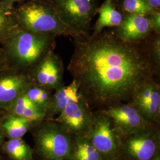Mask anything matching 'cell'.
I'll use <instances>...</instances> for the list:
<instances>
[{"mask_svg":"<svg viewBox=\"0 0 160 160\" xmlns=\"http://www.w3.org/2000/svg\"><path fill=\"white\" fill-rule=\"evenodd\" d=\"M74 39L68 69L87 102L109 108L131 100L152 79L154 63L139 43L123 41L110 31Z\"/></svg>","mask_w":160,"mask_h":160,"instance_id":"cell-1","label":"cell"},{"mask_svg":"<svg viewBox=\"0 0 160 160\" xmlns=\"http://www.w3.org/2000/svg\"><path fill=\"white\" fill-rule=\"evenodd\" d=\"M55 38L17 28L1 43L8 67L29 74L48 52L53 51Z\"/></svg>","mask_w":160,"mask_h":160,"instance_id":"cell-2","label":"cell"},{"mask_svg":"<svg viewBox=\"0 0 160 160\" xmlns=\"http://www.w3.org/2000/svg\"><path fill=\"white\" fill-rule=\"evenodd\" d=\"M14 12L21 29L56 36H79L61 20L50 1L26 0L14 7Z\"/></svg>","mask_w":160,"mask_h":160,"instance_id":"cell-3","label":"cell"},{"mask_svg":"<svg viewBox=\"0 0 160 160\" xmlns=\"http://www.w3.org/2000/svg\"><path fill=\"white\" fill-rule=\"evenodd\" d=\"M34 139L37 151L48 160L69 158L73 152L68 133L57 122L48 121L40 124Z\"/></svg>","mask_w":160,"mask_h":160,"instance_id":"cell-4","label":"cell"},{"mask_svg":"<svg viewBox=\"0 0 160 160\" xmlns=\"http://www.w3.org/2000/svg\"><path fill=\"white\" fill-rule=\"evenodd\" d=\"M58 17L79 36L89 34L98 0H52Z\"/></svg>","mask_w":160,"mask_h":160,"instance_id":"cell-5","label":"cell"},{"mask_svg":"<svg viewBox=\"0 0 160 160\" xmlns=\"http://www.w3.org/2000/svg\"><path fill=\"white\" fill-rule=\"evenodd\" d=\"M108 116L101 113L92 116L86 131V138L97 149L103 158L114 159L120 151V141Z\"/></svg>","mask_w":160,"mask_h":160,"instance_id":"cell-6","label":"cell"},{"mask_svg":"<svg viewBox=\"0 0 160 160\" xmlns=\"http://www.w3.org/2000/svg\"><path fill=\"white\" fill-rule=\"evenodd\" d=\"M63 65L53 51L48 52L29 73L32 84L49 90L62 86Z\"/></svg>","mask_w":160,"mask_h":160,"instance_id":"cell-7","label":"cell"},{"mask_svg":"<svg viewBox=\"0 0 160 160\" xmlns=\"http://www.w3.org/2000/svg\"><path fill=\"white\" fill-rule=\"evenodd\" d=\"M128 135L122 148L128 160H152L159 147V140L155 133L147 128Z\"/></svg>","mask_w":160,"mask_h":160,"instance_id":"cell-8","label":"cell"},{"mask_svg":"<svg viewBox=\"0 0 160 160\" xmlns=\"http://www.w3.org/2000/svg\"><path fill=\"white\" fill-rule=\"evenodd\" d=\"M31 84L28 74L10 67L0 69V110L9 109Z\"/></svg>","mask_w":160,"mask_h":160,"instance_id":"cell-9","label":"cell"},{"mask_svg":"<svg viewBox=\"0 0 160 160\" xmlns=\"http://www.w3.org/2000/svg\"><path fill=\"white\" fill-rule=\"evenodd\" d=\"M102 113L108 116L120 131L126 135L148 128V121L132 104H117Z\"/></svg>","mask_w":160,"mask_h":160,"instance_id":"cell-10","label":"cell"},{"mask_svg":"<svg viewBox=\"0 0 160 160\" xmlns=\"http://www.w3.org/2000/svg\"><path fill=\"white\" fill-rule=\"evenodd\" d=\"M92 116L88 104L82 96L78 102H72L58 114L57 122L68 133H85L92 122Z\"/></svg>","mask_w":160,"mask_h":160,"instance_id":"cell-11","label":"cell"},{"mask_svg":"<svg viewBox=\"0 0 160 160\" xmlns=\"http://www.w3.org/2000/svg\"><path fill=\"white\" fill-rule=\"evenodd\" d=\"M151 30L148 16L125 12L122 22L115 27L113 32L123 41L139 43L148 36Z\"/></svg>","mask_w":160,"mask_h":160,"instance_id":"cell-12","label":"cell"},{"mask_svg":"<svg viewBox=\"0 0 160 160\" xmlns=\"http://www.w3.org/2000/svg\"><path fill=\"white\" fill-rule=\"evenodd\" d=\"M82 96L79 92L78 84L75 80L68 86L60 87L55 90V94L52 96L45 118H51L58 115L69 103L78 102Z\"/></svg>","mask_w":160,"mask_h":160,"instance_id":"cell-13","label":"cell"},{"mask_svg":"<svg viewBox=\"0 0 160 160\" xmlns=\"http://www.w3.org/2000/svg\"><path fill=\"white\" fill-rule=\"evenodd\" d=\"M5 112L22 117L32 123L41 122L46 116V112L33 103L24 93L18 97Z\"/></svg>","mask_w":160,"mask_h":160,"instance_id":"cell-14","label":"cell"},{"mask_svg":"<svg viewBox=\"0 0 160 160\" xmlns=\"http://www.w3.org/2000/svg\"><path fill=\"white\" fill-rule=\"evenodd\" d=\"M97 13L98 18L94 27L91 35L99 34L106 28H115L120 24L123 15L116 9V4L112 0H104L100 7H98Z\"/></svg>","mask_w":160,"mask_h":160,"instance_id":"cell-15","label":"cell"},{"mask_svg":"<svg viewBox=\"0 0 160 160\" xmlns=\"http://www.w3.org/2000/svg\"><path fill=\"white\" fill-rule=\"evenodd\" d=\"M1 124L5 136L9 139L22 138L29 131L32 123L22 117L6 113L1 118Z\"/></svg>","mask_w":160,"mask_h":160,"instance_id":"cell-16","label":"cell"},{"mask_svg":"<svg viewBox=\"0 0 160 160\" xmlns=\"http://www.w3.org/2000/svg\"><path fill=\"white\" fill-rule=\"evenodd\" d=\"M13 4L0 0V44L19 28Z\"/></svg>","mask_w":160,"mask_h":160,"instance_id":"cell-17","label":"cell"},{"mask_svg":"<svg viewBox=\"0 0 160 160\" xmlns=\"http://www.w3.org/2000/svg\"><path fill=\"white\" fill-rule=\"evenodd\" d=\"M2 147L12 160H32V151L29 145L22 138L9 139Z\"/></svg>","mask_w":160,"mask_h":160,"instance_id":"cell-18","label":"cell"},{"mask_svg":"<svg viewBox=\"0 0 160 160\" xmlns=\"http://www.w3.org/2000/svg\"><path fill=\"white\" fill-rule=\"evenodd\" d=\"M24 93L33 103L46 112L51 98V90L31 84Z\"/></svg>","mask_w":160,"mask_h":160,"instance_id":"cell-19","label":"cell"},{"mask_svg":"<svg viewBox=\"0 0 160 160\" xmlns=\"http://www.w3.org/2000/svg\"><path fill=\"white\" fill-rule=\"evenodd\" d=\"M119 3L122 10L126 13L148 16L157 12L144 0H120Z\"/></svg>","mask_w":160,"mask_h":160,"instance_id":"cell-20","label":"cell"},{"mask_svg":"<svg viewBox=\"0 0 160 160\" xmlns=\"http://www.w3.org/2000/svg\"><path fill=\"white\" fill-rule=\"evenodd\" d=\"M76 145L75 151L84 155L87 160H103L102 155L87 138L78 139Z\"/></svg>","mask_w":160,"mask_h":160,"instance_id":"cell-21","label":"cell"},{"mask_svg":"<svg viewBox=\"0 0 160 160\" xmlns=\"http://www.w3.org/2000/svg\"><path fill=\"white\" fill-rule=\"evenodd\" d=\"M150 56L153 61L157 67L160 66V34H157L151 46Z\"/></svg>","mask_w":160,"mask_h":160,"instance_id":"cell-22","label":"cell"},{"mask_svg":"<svg viewBox=\"0 0 160 160\" xmlns=\"http://www.w3.org/2000/svg\"><path fill=\"white\" fill-rule=\"evenodd\" d=\"M148 17L151 23L152 30H153L157 34H160V12H155L153 14L148 16Z\"/></svg>","mask_w":160,"mask_h":160,"instance_id":"cell-23","label":"cell"},{"mask_svg":"<svg viewBox=\"0 0 160 160\" xmlns=\"http://www.w3.org/2000/svg\"><path fill=\"white\" fill-rule=\"evenodd\" d=\"M8 67L7 60H6V54L2 46H0V69L5 68Z\"/></svg>","mask_w":160,"mask_h":160,"instance_id":"cell-24","label":"cell"},{"mask_svg":"<svg viewBox=\"0 0 160 160\" xmlns=\"http://www.w3.org/2000/svg\"><path fill=\"white\" fill-rule=\"evenodd\" d=\"M151 8L156 12H160V0H144Z\"/></svg>","mask_w":160,"mask_h":160,"instance_id":"cell-25","label":"cell"},{"mask_svg":"<svg viewBox=\"0 0 160 160\" xmlns=\"http://www.w3.org/2000/svg\"><path fill=\"white\" fill-rule=\"evenodd\" d=\"M4 137H5V135H4V132L2 127L1 118H0V147L2 146V145L4 143Z\"/></svg>","mask_w":160,"mask_h":160,"instance_id":"cell-26","label":"cell"},{"mask_svg":"<svg viewBox=\"0 0 160 160\" xmlns=\"http://www.w3.org/2000/svg\"><path fill=\"white\" fill-rule=\"evenodd\" d=\"M74 155L75 160H87V159L85 157V156L84 155L82 154L80 152L75 151Z\"/></svg>","mask_w":160,"mask_h":160,"instance_id":"cell-27","label":"cell"},{"mask_svg":"<svg viewBox=\"0 0 160 160\" xmlns=\"http://www.w3.org/2000/svg\"><path fill=\"white\" fill-rule=\"evenodd\" d=\"M1 1H2L4 2H6L7 3H9V4H14V2H22L24 1H26V0H1Z\"/></svg>","mask_w":160,"mask_h":160,"instance_id":"cell-28","label":"cell"},{"mask_svg":"<svg viewBox=\"0 0 160 160\" xmlns=\"http://www.w3.org/2000/svg\"><path fill=\"white\" fill-rule=\"evenodd\" d=\"M152 160H160V157L159 155H156L152 158Z\"/></svg>","mask_w":160,"mask_h":160,"instance_id":"cell-29","label":"cell"},{"mask_svg":"<svg viewBox=\"0 0 160 160\" xmlns=\"http://www.w3.org/2000/svg\"><path fill=\"white\" fill-rule=\"evenodd\" d=\"M112 1L114 2L115 4L117 3H119V2L120 1V0H112Z\"/></svg>","mask_w":160,"mask_h":160,"instance_id":"cell-30","label":"cell"},{"mask_svg":"<svg viewBox=\"0 0 160 160\" xmlns=\"http://www.w3.org/2000/svg\"><path fill=\"white\" fill-rule=\"evenodd\" d=\"M63 160L62 159H53V160Z\"/></svg>","mask_w":160,"mask_h":160,"instance_id":"cell-31","label":"cell"},{"mask_svg":"<svg viewBox=\"0 0 160 160\" xmlns=\"http://www.w3.org/2000/svg\"><path fill=\"white\" fill-rule=\"evenodd\" d=\"M0 112H4V111H2V110H0Z\"/></svg>","mask_w":160,"mask_h":160,"instance_id":"cell-32","label":"cell"},{"mask_svg":"<svg viewBox=\"0 0 160 160\" xmlns=\"http://www.w3.org/2000/svg\"><path fill=\"white\" fill-rule=\"evenodd\" d=\"M48 1H52V0H48Z\"/></svg>","mask_w":160,"mask_h":160,"instance_id":"cell-33","label":"cell"}]
</instances>
